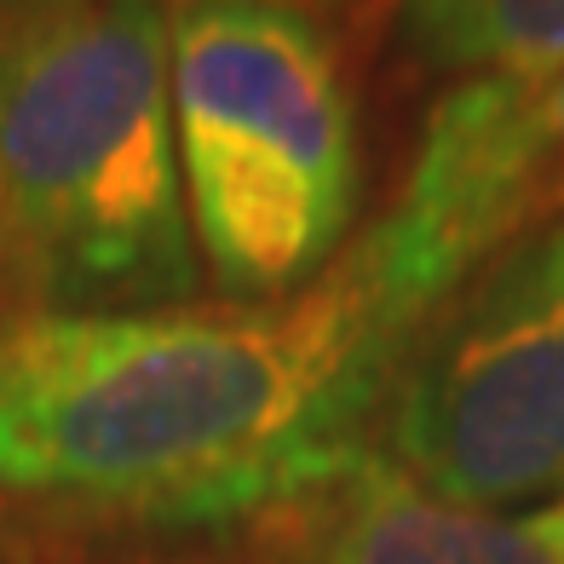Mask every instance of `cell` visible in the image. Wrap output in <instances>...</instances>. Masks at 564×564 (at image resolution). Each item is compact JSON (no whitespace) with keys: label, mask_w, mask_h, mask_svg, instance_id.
Returning a JSON list of instances; mask_svg holds the SVG:
<instances>
[{"label":"cell","mask_w":564,"mask_h":564,"mask_svg":"<svg viewBox=\"0 0 564 564\" xmlns=\"http://www.w3.org/2000/svg\"><path fill=\"white\" fill-rule=\"evenodd\" d=\"M87 564H219V558H167V553H105Z\"/></svg>","instance_id":"obj_11"},{"label":"cell","mask_w":564,"mask_h":564,"mask_svg":"<svg viewBox=\"0 0 564 564\" xmlns=\"http://www.w3.org/2000/svg\"><path fill=\"white\" fill-rule=\"evenodd\" d=\"M426 312L351 237L282 300L0 328V501L116 535L282 524L375 455Z\"/></svg>","instance_id":"obj_1"},{"label":"cell","mask_w":564,"mask_h":564,"mask_svg":"<svg viewBox=\"0 0 564 564\" xmlns=\"http://www.w3.org/2000/svg\"><path fill=\"white\" fill-rule=\"evenodd\" d=\"M564 219V64L473 75L432 105L398 202L364 237L432 317L467 271Z\"/></svg>","instance_id":"obj_5"},{"label":"cell","mask_w":564,"mask_h":564,"mask_svg":"<svg viewBox=\"0 0 564 564\" xmlns=\"http://www.w3.org/2000/svg\"><path fill=\"white\" fill-rule=\"evenodd\" d=\"M167 93L202 276L225 300H282L323 276L364 202L335 30L282 0H173Z\"/></svg>","instance_id":"obj_3"},{"label":"cell","mask_w":564,"mask_h":564,"mask_svg":"<svg viewBox=\"0 0 564 564\" xmlns=\"http://www.w3.org/2000/svg\"><path fill=\"white\" fill-rule=\"evenodd\" d=\"M167 18L173 0L0 18V328L196 300Z\"/></svg>","instance_id":"obj_2"},{"label":"cell","mask_w":564,"mask_h":564,"mask_svg":"<svg viewBox=\"0 0 564 564\" xmlns=\"http://www.w3.org/2000/svg\"><path fill=\"white\" fill-rule=\"evenodd\" d=\"M82 0H0V18H41V12H64Z\"/></svg>","instance_id":"obj_10"},{"label":"cell","mask_w":564,"mask_h":564,"mask_svg":"<svg viewBox=\"0 0 564 564\" xmlns=\"http://www.w3.org/2000/svg\"><path fill=\"white\" fill-rule=\"evenodd\" d=\"M398 35L432 75H530L564 64V0H398Z\"/></svg>","instance_id":"obj_7"},{"label":"cell","mask_w":564,"mask_h":564,"mask_svg":"<svg viewBox=\"0 0 564 564\" xmlns=\"http://www.w3.org/2000/svg\"><path fill=\"white\" fill-rule=\"evenodd\" d=\"M300 564H564L530 535L524 519L473 512L426 496L380 455L282 519Z\"/></svg>","instance_id":"obj_6"},{"label":"cell","mask_w":564,"mask_h":564,"mask_svg":"<svg viewBox=\"0 0 564 564\" xmlns=\"http://www.w3.org/2000/svg\"><path fill=\"white\" fill-rule=\"evenodd\" d=\"M375 455L473 512L564 496V219L496 248L421 323Z\"/></svg>","instance_id":"obj_4"},{"label":"cell","mask_w":564,"mask_h":564,"mask_svg":"<svg viewBox=\"0 0 564 564\" xmlns=\"http://www.w3.org/2000/svg\"><path fill=\"white\" fill-rule=\"evenodd\" d=\"M282 7H294V12H305V18H317V23H328V30H335L340 18L364 12L369 0H282Z\"/></svg>","instance_id":"obj_9"},{"label":"cell","mask_w":564,"mask_h":564,"mask_svg":"<svg viewBox=\"0 0 564 564\" xmlns=\"http://www.w3.org/2000/svg\"><path fill=\"white\" fill-rule=\"evenodd\" d=\"M524 524H530V535H535V542H542L553 558H564V496L547 501V507H535Z\"/></svg>","instance_id":"obj_8"}]
</instances>
